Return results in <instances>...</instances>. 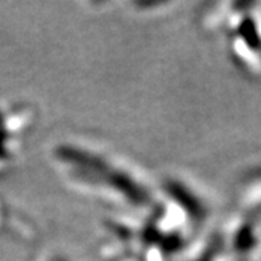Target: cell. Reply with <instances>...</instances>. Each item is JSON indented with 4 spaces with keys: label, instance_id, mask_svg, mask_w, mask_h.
Instances as JSON below:
<instances>
[{
    "label": "cell",
    "instance_id": "3957f363",
    "mask_svg": "<svg viewBox=\"0 0 261 261\" xmlns=\"http://www.w3.org/2000/svg\"><path fill=\"white\" fill-rule=\"evenodd\" d=\"M257 222H258V225H260V228H261V216H257V218H254Z\"/></svg>",
    "mask_w": 261,
    "mask_h": 261
},
{
    "label": "cell",
    "instance_id": "7a4b0ae2",
    "mask_svg": "<svg viewBox=\"0 0 261 261\" xmlns=\"http://www.w3.org/2000/svg\"><path fill=\"white\" fill-rule=\"evenodd\" d=\"M238 205L243 216H261V163L252 166L241 180Z\"/></svg>",
    "mask_w": 261,
    "mask_h": 261
},
{
    "label": "cell",
    "instance_id": "6da1fadb",
    "mask_svg": "<svg viewBox=\"0 0 261 261\" xmlns=\"http://www.w3.org/2000/svg\"><path fill=\"white\" fill-rule=\"evenodd\" d=\"M233 61L254 79H261V3H232L226 19Z\"/></svg>",
    "mask_w": 261,
    "mask_h": 261
}]
</instances>
